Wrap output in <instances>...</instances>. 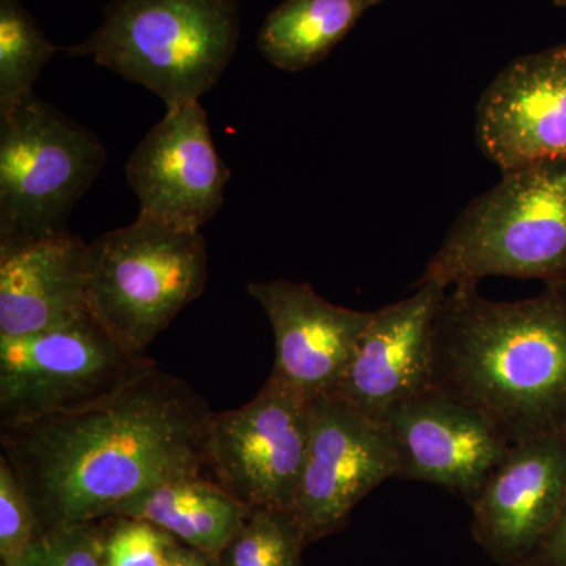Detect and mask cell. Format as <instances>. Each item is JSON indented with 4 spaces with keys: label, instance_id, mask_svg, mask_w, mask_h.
Returning a JSON list of instances; mask_svg holds the SVG:
<instances>
[{
    "label": "cell",
    "instance_id": "obj_21",
    "mask_svg": "<svg viewBox=\"0 0 566 566\" xmlns=\"http://www.w3.org/2000/svg\"><path fill=\"white\" fill-rule=\"evenodd\" d=\"M102 521L104 566H166L174 546L172 535L161 527L128 516H109Z\"/></svg>",
    "mask_w": 566,
    "mask_h": 566
},
{
    "label": "cell",
    "instance_id": "obj_9",
    "mask_svg": "<svg viewBox=\"0 0 566 566\" xmlns=\"http://www.w3.org/2000/svg\"><path fill=\"white\" fill-rule=\"evenodd\" d=\"M397 453L386 424L335 395L311 401V433L293 513L308 543L338 531L354 506L397 479Z\"/></svg>",
    "mask_w": 566,
    "mask_h": 566
},
{
    "label": "cell",
    "instance_id": "obj_7",
    "mask_svg": "<svg viewBox=\"0 0 566 566\" xmlns=\"http://www.w3.org/2000/svg\"><path fill=\"white\" fill-rule=\"evenodd\" d=\"M85 312L41 333L0 338V428L80 411L155 367Z\"/></svg>",
    "mask_w": 566,
    "mask_h": 566
},
{
    "label": "cell",
    "instance_id": "obj_19",
    "mask_svg": "<svg viewBox=\"0 0 566 566\" xmlns=\"http://www.w3.org/2000/svg\"><path fill=\"white\" fill-rule=\"evenodd\" d=\"M59 51L20 0H0V120L35 95V82Z\"/></svg>",
    "mask_w": 566,
    "mask_h": 566
},
{
    "label": "cell",
    "instance_id": "obj_14",
    "mask_svg": "<svg viewBox=\"0 0 566 566\" xmlns=\"http://www.w3.org/2000/svg\"><path fill=\"white\" fill-rule=\"evenodd\" d=\"M405 300L374 312L333 394L381 422L392 406L433 387V333L447 289L416 283Z\"/></svg>",
    "mask_w": 566,
    "mask_h": 566
},
{
    "label": "cell",
    "instance_id": "obj_13",
    "mask_svg": "<svg viewBox=\"0 0 566 566\" xmlns=\"http://www.w3.org/2000/svg\"><path fill=\"white\" fill-rule=\"evenodd\" d=\"M476 144L502 172L566 158V44L506 65L476 106Z\"/></svg>",
    "mask_w": 566,
    "mask_h": 566
},
{
    "label": "cell",
    "instance_id": "obj_17",
    "mask_svg": "<svg viewBox=\"0 0 566 566\" xmlns=\"http://www.w3.org/2000/svg\"><path fill=\"white\" fill-rule=\"evenodd\" d=\"M251 510L207 474L170 480L126 502L112 516L137 517L214 560Z\"/></svg>",
    "mask_w": 566,
    "mask_h": 566
},
{
    "label": "cell",
    "instance_id": "obj_25",
    "mask_svg": "<svg viewBox=\"0 0 566 566\" xmlns=\"http://www.w3.org/2000/svg\"><path fill=\"white\" fill-rule=\"evenodd\" d=\"M166 566H212L210 558L192 547L175 542L167 554Z\"/></svg>",
    "mask_w": 566,
    "mask_h": 566
},
{
    "label": "cell",
    "instance_id": "obj_26",
    "mask_svg": "<svg viewBox=\"0 0 566 566\" xmlns=\"http://www.w3.org/2000/svg\"><path fill=\"white\" fill-rule=\"evenodd\" d=\"M554 2H556L557 6L564 7V9H566V0H554Z\"/></svg>",
    "mask_w": 566,
    "mask_h": 566
},
{
    "label": "cell",
    "instance_id": "obj_6",
    "mask_svg": "<svg viewBox=\"0 0 566 566\" xmlns=\"http://www.w3.org/2000/svg\"><path fill=\"white\" fill-rule=\"evenodd\" d=\"M95 133L36 95L0 120V245L66 230L106 164Z\"/></svg>",
    "mask_w": 566,
    "mask_h": 566
},
{
    "label": "cell",
    "instance_id": "obj_1",
    "mask_svg": "<svg viewBox=\"0 0 566 566\" xmlns=\"http://www.w3.org/2000/svg\"><path fill=\"white\" fill-rule=\"evenodd\" d=\"M211 415L156 364L99 403L0 428V446L44 532L104 520L151 488L205 474Z\"/></svg>",
    "mask_w": 566,
    "mask_h": 566
},
{
    "label": "cell",
    "instance_id": "obj_16",
    "mask_svg": "<svg viewBox=\"0 0 566 566\" xmlns=\"http://www.w3.org/2000/svg\"><path fill=\"white\" fill-rule=\"evenodd\" d=\"M88 243L69 229L0 245V338L41 333L85 312Z\"/></svg>",
    "mask_w": 566,
    "mask_h": 566
},
{
    "label": "cell",
    "instance_id": "obj_5",
    "mask_svg": "<svg viewBox=\"0 0 566 566\" xmlns=\"http://www.w3.org/2000/svg\"><path fill=\"white\" fill-rule=\"evenodd\" d=\"M207 282L202 232L136 219L88 244V311L129 353L145 354Z\"/></svg>",
    "mask_w": 566,
    "mask_h": 566
},
{
    "label": "cell",
    "instance_id": "obj_10",
    "mask_svg": "<svg viewBox=\"0 0 566 566\" xmlns=\"http://www.w3.org/2000/svg\"><path fill=\"white\" fill-rule=\"evenodd\" d=\"M230 175L200 102L167 109L126 164L137 219L186 232H200L218 214Z\"/></svg>",
    "mask_w": 566,
    "mask_h": 566
},
{
    "label": "cell",
    "instance_id": "obj_22",
    "mask_svg": "<svg viewBox=\"0 0 566 566\" xmlns=\"http://www.w3.org/2000/svg\"><path fill=\"white\" fill-rule=\"evenodd\" d=\"M43 534L39 516L18 482L9 461L0 455V557L2 566H18Z\"/></svg>",
    "mask_w": 566,
    "mask_h": 566
},
{
    "label": "cell",
    "instance_id": "obj_27",
    "mask_svg": "<svg viewBox=\"0 0 566 566\" xmlns=\"http://www.w3.org/2000/svg\"><path fill=\"white\" fill-rule=\"evenodd\" d=\"M524 566H531V565H524Z\"/></svg>",
    "mask_w": 566,
    "mask_h": 566
},
{
    "label": "cell",
    "instance_id": "obj_8",
    "mask_svg": "<svg viewBox=\"0 0 566 566\" xmlns=\"http://www.w3.org/2000/svg\"><path fill=\"white\" fill-rule=\"evenodd\" d=\"M311 401L270 376L249 403L212 412L208 469L249 510H293L307 457Z\"/></svg>",
    "mask_w": 566,
    "mask_h": 566
},
{
    "label": "cell",
    "instance_id": "obj_4",
    "mask_svg": "<svg viewBox=\"0 0 566 566\" xmlns=\"http://www.w3.org/2000/svg\"><path fill=\"white\" fill-rule=\"evenodd\" d=\"M493 275L566 285V158L502 172L458 214L417 283Z\"/></svg>",
    "mask_w": 566,
    "mask_h": 566
},
{
    "label": "cell",
    "instance_id": "obj_2",
    "mask_svg": "<svg viewBox=\"0 0 566 566\" xmlns=\"http://www.w3.org/2000/svg\"><path fill=\"white\" fill-rule=\"evenodd\" d=\"M433 387L479 409L510 444L566 433V285L521 301L449 286L434 318Z\"/></svg>",
    "mask_w": 566,
    "mask_h": 566
},
{
    "label": "cell",
    "instance_id": "obj_15",
    "mask_svg": "<svg viewBox=\"0 0 566 566\" xmlns=\"http://www.w3.org/2000/svg\"><path fill=\"white\" fill-rule=\"evenodd\" d=\"M248 292L262 305L273 327L271 378L307 398L333 394L374 312L340 307L307 283L283 279L251 282Z\"/></svg>",
    "mask_w": 566,
    "mask_h": 566
},
{
    "label": "cell",
    "instance_id": "obj_12",
    "mask_svg": "<svg viewBox=\"0 0 566 566\" xmlns=\"http://www.w3.org/2000/svg\"><path fill=\"white\" fill-rule=\"evenodd\" d=\"M566 502V433L510 447L472 502V535L501 566H524Z\"/></svg>",
    "mask_w": 566,
    "mask_h": 566
},
{
    "label": "cell",
    "instance_id": "obj_23",
    "mask_svg": "<svg viewBox=\"0 0 566 566\" xmlns=\"http://www.w3.org/2000/svg\"><path fill=\"white\" fill-rule=\"evenodd\" d=\"M18 566H104L102 521L44 531Z\"/></svg>",
    "mask_w": 566,
    "mask_h": 566
},
{
    "label": "cell",
    "instance_id": "obj_18",
    "mask_svg": "<svg viewBox=\"0 0 566 566\" xmlns=\"http://www.w3.org/2000/svg\"><path fill=\"white\" fill-rule=\"evenodd\" d=\"M385 0H283L264 20L256 48L275 69L322 63L368 10Z\"/></svg>",
    "mask_w": 566,
    "mask_h": 566
},
{
    "label": "cell",
    "instance_id": "obj_24",
    "mask_svg": "<svg viewBox=\"0 0 566 566\" xmlns=\"http://www.w3.org/2000/svg\"><path fill=\"white\" fill-rule=\"evenodd\" d=\"M531 566H566V502L556 524L531 558Z\"/></svg>",
    "mask_w": 566,
    "mask_h": 566
},
{
    "label": "cell",
    "instance_id": "obj_20",
    "mask_svg": "<svg viewBox=\"0 0 566 566\" xmlns=\"http://www.w3.org/2000/svg\"><path fill=\"white\" fill-rule=\"evenodd\" d=\"M307 536L293 510H251L212 566H303Z\"/></svg>",
    "mask_w": 566,
    "mask_h": 566
},
{
    "label": "cell",
    "instance_id": "obj_3",
    "mask_svg": "<svg viewBox=\"0 0 566 566\" xmlns=\"http://www.w3.org/2000/svg\"><path fill=\"white\" fill-rule=\"evenodd\" d=\"M240 35V0H112L102 24L66 52L92 57L175 109L221 81Z\"/></svg>",
    "mask_w": 566,
    "mask_h": 566
},
{
    "label": "cell",
    "instance_id": "obj_11",
    "mask_svg": "<svg viewBox=\"0 0 566 566\" xmlns=\"http://www.w3.org/2000/svg\"><path fill=\"white\" fill-rule=\"evenodd\" d=\"M381 422L397 453V479L446 488L469 505L512 447L479 409L434 387L392 406Z\"/></svg>",
    "mask_w": 566,
    "mask_h": 566
}]
</instances>
